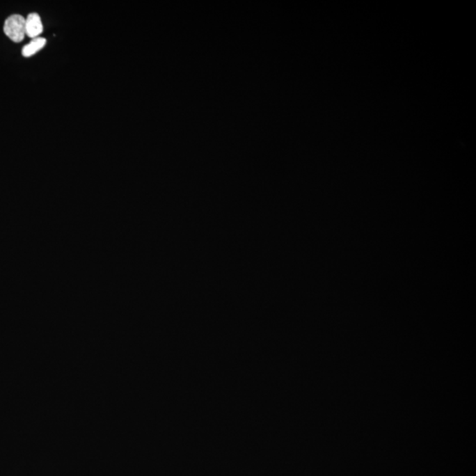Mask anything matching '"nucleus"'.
Wrapping results in <instances>:
<instances>
[{
	"instance_id": "nucleus-1",
	"label": "nucleus",
	"mask_w": 476,
	"mask_h": 476,
	"mask_svg": "<svg viewBox=\"0 0 476 476\" xmlns=\"http://www.w3.org/2000/svg\"><path fill=\"white\" fill-rule=\"evenodd\" d=\"M4 32L13 42H21L25 38L26 35V19L19 15L9 16L6 19Z\"/></svg>"
},
{
	"instance_id": "nucleus-2",
	"label": "nucleus",
	"mask_w": 476,
	"mask_h": 476,
	"mask_svg": "<svg viewBox=\"0 0 476 476\" xmlns=\"http://www.w3.org/2000/svg\"><path fill=\"white\" fill-rule=\"evenodd\" d=\"M25 19L26 35L31 39L40 38V35L44 31V26H42V19L38 13H29L28 17Z\"/></svg>"
},
{
	"instance_id": "nucleus-3",
	"label": "nucleus",
	"mask_w": 476,
	"mask_h": 476,
	"mask_svg": "<svg viewBox=\"0 0 476 476\" xmlns=\"http://www.w3.org/2000/svg\"><path fill=\"white\" fill-rule=\"evenodd\" d=\"M46 39L42 38H38L32 39L29 44L26 45L22 49V56L25 58H31L34 56L36 52L41 51L46 45Z\"/></svg>"
}]
</instances>
